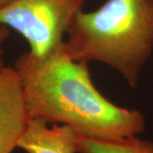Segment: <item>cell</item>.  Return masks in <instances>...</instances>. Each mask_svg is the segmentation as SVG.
Masks as SVG:
<instances>
[{
    "label": "cell",
    "mask_w": 153,
    "mask_h": 153,
    "mask_svg": "<svg viewBox=\"0 0 153 153\" xmlns=\"http://www.w3.org/2000/svg\"><path fill=\"white\" fill-rule=\"evenodd\" d=\"M10 36V30L9 27L5 26H0V70L4 68V49H3V44L8 39Z\"/></svg>",
    "instance_id": "52a82bcc"
},
{
    "label": "cell",
    "mask_w": 153,
    "mask_h": 153,
    "mask_svg": "<svg viewBox=\"0 0 153 153\" xmlns=\"http://www.w3.org/2000/svg\"><path fill=\"white\" fill-rule=\"evenodd\" d=\"M11 0H0V9L4 6H5L7 4H9Z\"/></svg>",
    "instance_id": "ba28073f"
},
{
    "label": "cell",
    "mask_w": 153,
    "mask_h": 153,
    "mask_svg": "<svg viewBox=\"0 0 153 153\" xmlns=\"http://www.w3.org/2000/svg\"><path fill=\"white\" fill-rule=\"evenodd\" d=\"M14 67L29 117L65 124L80 135L101 140L137 136L145 130L142 113L105 98L91 80L88 63L73 60L64 43L44 57L27 51Z\"/></svg>",
    "instance_id": "6da1fadb"
},
{
    "label": "cell",
    "mask_w": 153,
    "mask_h": 153,
    "mask_svg": "<svg viewBox=\"0 0 153 153\" xmlns=\"http://www.w3.org/2000/svg\"><path fill=\"white\" fill-rule=\"evenodd\" d=\"M78 134L65 124L29 117L20 137L17 148L27 153H77Z\"/></svg>",
    "instance_id": "5b68a950"
},
{
    "label": "cell",
    "mask_w": 153,
    "mask_h": 153,
    "mask_svg": "<svg viewBox=\"0 0 153 153\" xmlns=\"http://www.w3.org/2000/svg\"><path fill=\"white\" fill-rule=\"evenodd\" d=\"M29 116L15 67L0 70V153H13Z\"/></svg>",
    "instance_id": "277c9868"
},
{
    "label": "cell",
    "mask_w": 153,
    "mask_h": 153,
    "mask_svg": "<svg viewBox=\"0 0 153 153\" xmlns=\"http://www.w3.org/2000/svg\"><path fill=\"white\" fill-rule=\"evenodd\" d=\"M86 1L11 0L0 9V26L20 33L29 51L44 57L64 43V34Z\"/></svg>",
    "instance_id": "3957f363"
},
{
    "label": "cell",
    "mask_w": 153,
    "mask_h": 153,
    "mask_svg": "<svg viewBox=\"0 0 153 153\" xmlns=\"http://www.w3.org/2000/svg\"><path fill=\"white\" fill-rule=\"evenodd\" d=\"M77 153H153V142L137 136L101 140L78 134Z\"/></svg>",
    "instance_id": "8992f818"
},
{
    "label": "cell",
    "mask_w": 153,
    "mask_h": 153,
    "mask_svg": "<svg viewBox=\"0 0 153 153\" xmlns=\"http://www.w3.org/2000/svg\"><path fill=\"white\" fill-rule=\"evenodd\" d=\"M66 34L73 60L105 64L135 88L153 51V0H107L96 10L78 12Z\"/></svg>",
    "instance_id": "7a4b0ae2"
}]
</instances>
